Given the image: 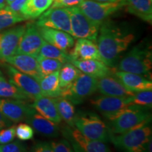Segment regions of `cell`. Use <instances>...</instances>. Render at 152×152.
Wrapping results in <instances>:
<instances>
[{
    "mask_svg": "<svg viewBox=\"0 0 152 152\" xmlns=\"http://www.w3.org/2000/svg\"><path fill=\"white\" fill-rule=\"evenodd\" d=\"M98 35L101 60L110 68L117 65L121 54L128 49L135 37L132 33L106 20L101 25Z\"/></svg>",
    "mask_w": 152,
    "mask_h": 152,
    "instance_id": "6da1fadb",
    "label": "cell"
},
{
    "mask_svg": "<svg viewBox=\"0 0 152 152\" xmlns=\"http://www.w3.org/2000/svg\"><path fill=\"white\" fill-rule=\"evenodd\" d=\"M151 128L148 125L134 128L121 134L109 131V140L118 149L129 152L145 151L151 142Z\"/></svg>",
    "mask_w": 152,
    "mask_h": 152,
    "instance_id": "7a4b0ae2",
    "label": "cell"
},
{
    "mask_svg": "<svg viewBox=\"0 0 152 152\" xmlns=\"http://www.w3.org/2000/svg\"><path fill=\"white\" fill-rule=\"evenodd\" d=\"M118 71L129 72L149 77L152 68V54L149 48L136 46L118 61Z\"/></svg>",
    "mask_w": 152,
    "mask_h": 152,
    "instance_id": "3957f363",
    "label": "cell"
},
{
    "mask_svg": "<svg viewBox=\"0 0 152 152\" xmlns=\"http://www.w3.org/2000/svg\"><path fill=\"white\" fill-rule=\"evenodd\" d=\"M151 114L142 106L132 105L125 110L118 116L111 120L109 131L113 134H121L132 129L149 125Z\"/></svg>",
    "mask_w": 152,
    "mask_h": 152,
    "instance_id": "277c9868",
    "label": "cell"
},
{
    "mask_svg": "<svg viewBox=\"0 0 152 152\" xmlns=\"http://www.w3.org/2000/svg\"><path fill=\"white\" fill-rule=\"evenodd\" d=\"M124 6L123 0L104 2L94 0H83L77 7L87 18L101 26L110 16L121 10Z\"/></svg>",
    "mask_w": 152,
    "mask_h": 152,
    "instance_id": "5b68a950",
    "label": "cell"
},
{
    "mask_svg": "<svg viewBox=\"0 0 152 152\" xmlns=\"http://www.w3.org/2000/svg\"><path fill=\"white\" fill-rule=\"evenodd\" d=\"M74 126L88 138L103 142L109 141V129L95 113L75 115Z\"/></svg>",
    "mask_w": 152,
    "mask_h": 152,
    "instance_id": "8992f818",
    "label": "cell"
},
{
    "mask_svg": "<svg viewBox=\"0 0 152 152\" xmlns=\"http://www.w3.org/2000/svg\"><path fill=\"white\" fill-rule=\"evenodd\" d=\"M66 9L71 20V35L75 38H85L96 42L100 26L87 18L77 6Z\"/></svg>",
    "mask_w": 152,
    "mask_h": 152,
    "instance_id": "52a82bcc",
    "label": "cell"
},
{
    "mask_svg": "<svg viewBox=\"0 0 152 152\" xmlns=\"http://www.w3.org/2000/svg\"><path fill=\"white\" fill-rule=\"evenodd\" d=\"M96 90L97 79L81 72L71 86L62 90L60 96L68 99L74 104H79Z\"/></svg>",
    "mask_w": 152,
    "mask_h": 152,
    "instance_id": "ba28073f",
    "label": "cell"
},
{
    "mask_svg": "<svg viewBox=\"0 0 152 152\" xmlns=\"http://www.w3.org/2000/svg\"><path fill=\"white\" fill-rule=\"evenodd\" d=\"M91 104L109 121L118 116L125 109L132 106L130 96L118 97L103 95L91 100Z\"/></svg>",
    "mask_w": 152,
    "mask_h": 152,
    "instance_id": "9c48e42d",
    "label": "cell"
},
{
    "mask_svg": "<svg viewBox=\"0 0 152 152\" xmlns=\"http://www.w3.org/2000/svg\"><path fill=\"white\" fill-rule=\"evenodd\" d=\"M35 24L38 27L54 28L71 35V20L66 8L50 7L38 17Z\"/></svg>",
    "mask_w": 152,
    "mask_h": 152,
    "instance_id": "30bf717a",
    "label": "cell"
},
{
    "mask_svg": "<svg viewBox=\"0 0 152 152\" xmlns=\"http://www.w3.org/2000/svg\"><path fill=\"white\" fill-rule=\"evenodd\" d=\"M0 111L12 123L26 121L36 112L26 100L14 99H0Z\"/></svg>",
    "mask_w": 152,
    "mask_h": 152,
    "instance_id": "8fae6325",
    "label": "cell"
},
{
    "mask_svg": "<svg viewBox=\"0 0 152 152\" xmlns=\"http://www.w3.org/2000/svg\"><path fill=\"white\" fill-rule=\"evenodd\" d=\"M9 81L18 87L30 99L35 100L43 96L39 83L30 76L23 73L11 65L6 66Z\"/></svg>",
    "mask_w": 152,
    "mask_h": 152,
    "instance_id": "7c38bea8",
    "label": "cell"
},
{
    "mask_svg": "<svg viewBox=\"0 0 152 152\" xmlns=\"http://www.w3.org/2000/svg\"><path fill=\"white\" fill-rule=\"evenodd\" d=\"M44 42L45 40L41 36L37 25L33 23H28L19 42L16 54H27L36 58L39 55Z\"/></svg>",
    "mask_w": 152,
    "mask_h": 152,
    "instance_id": "4fadbf2b",
    "label": "cell"
},
{
    "mask_svg": "<svg viewBox=\"0 0 152 152\" xmlns=\"http://www.w3.org/2000/svg\"><path fill=\"white\" fill-rule=\"evenodd\" d=\"M26 28V25H21L0 32V61H4L8 57L16 54Z\"/></svg>",
    "mask_w": 152,
    "mask_h": 152,
    "instance_id": "5bb4252c",
    "label": "cell"
},
{
    "mask_svg": "<svg viewBox=\"0 0 152 152\" xmlns=\"http://www.w3.org/2000/svg\"><path fill=\"white\" fill-rule=\"evenodd\" d=\"M23 73L33 77L37 82L43 77L35 57L27 54H14L4 61Z\"/></svg>",
    "mask_w": 152,
    "mask_h": 152,
    "instance_id": "9a60e30c",
    "label": "cell"
},
{
    "mask_svg": "<svg viewBox=\"0 0 152 152\" xmlns=\"http://www.w3.org/2000/svg\"><path fill=\"white\" fill-rule=\"evenodd\" d=\"M73 46V48L69 52L71 61L88 59L102 61L96 42L85 38H78Z\"/></svg>",
    "mask_w": 152,
    "mask_h": 152,
    "instance_id": "2e32d148",
    "label": "cell"
},
{
    "mask_svg": "<svg viewBox=\"0 0 152 152\" xmlns=\"http://www.w3.org/2000/svg\"><path fill=\"white\" fill-rule=\"evenodd\" d=\"M74 151L85 152H109L110 149L105 142L92 140L82 134L77 128L71 131Z\"/></svg>",
    "mask_w": 152,
    "mask_h": 152,
    "instance_id": "e0dca14e",
    "label": "cell"
},
{
    "mask_svg": "<svg viewBox=\"0 0 152 152\" xmlns=\"http://www.w3.org/2000/svg\"><path fill=\"white\" fill-rule=\"evenodd\" d=\"M38 30L44 40L57 48L66 51L73 47L75 40L71 34L47 27H38Z\"/></svg>",
    "mask_w": 152,
    "mask_h": 152,
    "instance_id": "ac0fdd59",
    "label": "cell"
},
{
    "mask_svg": "<svg viewBox=\"0 0 152 152\" xmlns=\"http://www.w3.org/2000/svg\"><path fill=\"white\" fill-rule=\"evenodd\" d=\"M97 90L105 96L126 97L134 94V92L127 90L117 77L110 75L97 79Z\"/></svg>",
    "mask_w": 152,
    "mask_h": 152,
    "instance_id": "d6986e66",
    "label": "cell"
},
{
    "mask_svg": "<svg viewBox=\"0 0 152 152\" xmlns=\"http://www.w3.org/2000/svg\"><path fill=\"white\" fill-rule=\"evenodd\" d=\"M115 77L119 80L127 90L132 92L152 90V83L149 79L138 74L118 71L115 73Z\"/></svg>",
    "mask_w": 152,
    "mask_h": 152,
    "instance_id": "ffe728a7",
    "label": "cell"
},
{
    "mask_svg": "<svg viewBox=\"0 0 152 152\" xmlns=\"http://www.w3.org/2000/svg\"><path fill=\"white\" fill-rule=\"evenodd\" d=\"M71 63L75 66L82 73L98 79L104 76L111 75L112 69L100 60H72Z\"/></svg>",
    "mask_w": 152,
    "mask_h": 152,
    "instance_id": "44dd1931",
    "label": "cell"
},
{
    "mask_svg": "<svg viewBox=\"0 0 152 152\" xmlns=\"http://www.w3.org/2000/svg\"><path fill=\"white\" fill-rule=\"evenodd\" d=\"M32 106L39 114L49 121L56 124L60 123L61 121L54 98L42 96L41 97L34 100Z\"/></svg>",
    "mask_w": 152,
    "mask_h": 152,
    "instance_id": "7402d4cb",
    "label": "cell"
},
{
    "mask_svg": "<svg viewBox=\"0 0 152 152\" xmlns=\"http://www.w3.org/2000/svg\"><path fill=\"white\" fill-rule=\"evenodd\" d=\"M26 122L29 123L38 133L45 137H56L59 134L56 123L49 121L36 112L26 120Z\"/></svg>",
    "mask_w": 152,
    "mask_h": 152,
    "instance_id": "603a6c76",
    "label": "cell"
},
{
    "mask_svg": "<svg viewBox=\"0 0 152 152\" xmlns=\"http://www.w3.org/2000/svg\"><path fill=\"white\" fill-rule=\"evenodd\" d=\"M127 10L144 21L152 22V0H123Z\"/></svg>",
    "mask_w": 152,
    "mask_h": 152,
    "instance_id": "cb8c5ba5",
    "label": "cell"
},
{
    "mask_svg": "<svg viewBox=\"0 0 152 152\" xmlns=\"http://www.w3.org/2000/svg\"><path fill=\"white\" fill-rule=\"evenodd\" d=\"M52 2V0H26L20 14L26 20L37 18L51 7Z\"/></svg>",
    "mask_w": 152,
    "mask_h": 152,
    "instance_id": "d4e9b609",
    "label": "cell"
},
{
    "mask_svg": "<svg viewBox=\"0 0 152 152\" xmlns=\"http://www.w3.org/2000/svg\"><path fill=\"white\" fill-rule=\"evenodd\" d=\"M59 71L44 76L38 81L43 96L55 98L60 96L62 90L58 80Z\"/></svg>",
    "mask_w": 152,
    "mask_h": 152,
    "instance_id": "484cf974",
    "label": "cell"
},
{
    "mask_svg": "<svg viewBox=\"0 0 152 152\" xmlns=\"http://www.w3.org/2000/svg\"><path fill=\"white\" fill-rule=\"evenodd\" d=\"M54 99L61 118L64 120L69 126L74 127L75 111L73 104L63 96H57Z\"/></svg>",
    "mask_w": 152,
    "mask_h": 152,
    "instance_id": "4316f807",
    "label": "cell"
},
{
    "mask_svg": "<svg viewBox=\"0 0 152 152\" xmlns=\"http://www.w3.org/2000/svg\"><path fill=\"white\" fill-rule=\"evenodd\" d=\"M0 98L30 100L27 95L24 94L14 83L7 81L2 74L0 75Z\"/></svg>",
    "mask_w": 152,
    "mask_h": 152,
    "instance_id": "83f0119b",
    "label": "cell"
},
{
    "mask_svg": "<svg viewBox=\"0 0 152 152\" xmlns=\"http://www.w3.org/2000/svg\"><path fill=\"white\" fill-rule=\"evenodd\" d=\"M80 73L81 71L72 63H65L60 69L58 74L61 89L64 90L69 87Z\"/></svg>",
    "mask_w": 152,
    "mask_h": 152,
    "instance_id": "f1b7e54d",
    "label": "cell"
},
{
    "mask_svg": "<svg viewBox=\"0 0 152 152\" xmlns=\"http://www.w3.org/2000/svg\"><path fill=\"white\" fill-rule=\"evenodd\" d=\"M39 56L47 57V58H54L62 62L63 64L71 61V57L66 51L57 48L54 45H51L47 42H44L39 53Z\"/></svg>",
    "mask_w": 152,
    "mask_h": 152,
    "instance_id": "f546056e",
    "label": "cell"
},
{
    "mask_svg": "<svg viewBox=\"0 0 152 152\" xmlns=\"http://www.w3.org/2000/svg\"><path fill=\"white\" fill-rule=\"evenodd\" d=\"M23 20L26 18L20 14L13 12L7 7L0 9V31Z\"/></svg>",
    "mask_w": 152,
    "mask_h": 152,
    "instance_id": "4dcf8cb0",
    "label": "cell"
},
{
    "mask_svg": "<svg viewBox=\"0 0 152 152\" xmlns=\"http://www.w3.org/2000/svg\"><path fill=\"white\" fill-rule=\"evenodd\" d=\"M36 58L39 64L40 73L43 77L56 71H60L64 65V64L60 61L54 59V58H47V57L39 56V55H38Z\"/></svg>",
    "mask_w": 152,
    "mask_h": 152,
    "instance_id": "1f68e13d",
    "label": "cell"
},
{
    "mask_svg": "<svg viewBox=\"0 0 152 152\" xmlns=\"http://www.w3.org/2000/svg\"><path fill=\"white\" fill-rule=\"evenodd\" d=\"M130 100L132 105L151 108L152 104V91L149 90L134 92V94L130 96Z\"/></svg>",
    "mask_w": 152,
    "mask_h": 152,
    "instance_id": "d6a6232c",
    "label": "cell"
},
{
    "mask_svg": "<svg viewBox=\"0 0 152 152\" xmlns=\"http://www.w3.org/2000/svg\"><path fill=\"white\" fill-rule=\"evenodd\" d=\"M16 136L21 141L31 140L34 136L33 128L27 123H20L16 128Z\"/></svg>",
    "mask_w": 152,
    "mask_h": 152,
    "instance_id": "836d02e7",
    "label": "cell"
},
{
    "mask_svg": "<svg viewBox=\"0 0 152 152\" xmlns=\"http://www.w3.org/2000/svg\"><path fill=\"white\" fill-rule=\"evenodd\" d=\"M26 151L27 146L20 141L0 144V152H23Z\"/></svg>",
    "mask_w": 152,
    "mask_h": 152,
    "instance_id": "e575fe53",
    "label": "cell"
},
{
    "mask_svg": "<svg viewBox=\"0 0 152 152\" xmlns=\"http://www.w3.org/2000/svg\"><path fill=\"white\" fill-rule=\"evenodd\" d=\"M16 137V126L5 128L0 130V144H5L12 142Z\"/></svg>",
    "mask_w": 152,
    "mask_h": 152,
    "instance_id": "d590c367",
    "label": "cell"
},
{
    "mask_svg": "<svg viewBox=\"0 0 152 152\" xmlns=\"http://www.w3.org/2000/svg\"><path fill=\"white\" fill-rule=\"evenodd\" d=\"M52 152H72L73 149L66 140L50 142Z\"/></svg>",
    "mask_w": 152,
    "mask_h": 152,
    "instance_id": "8d00e7d4",
    "label": "cell"
},
{
    "mask_svg": "<svg viewBox=\"0 0 152 152\" xmlns=\"http://www.w3.org/2000/svg\"><path fill=\"white\" fill-rule=\"evenodd\" d=\"M52 1L53 2L51 7L68 8V7L77 6L83 0H52Z\"/></svg>",
    "mask_w": 152,
    "mask_h": 152,
    "instance_id": "74e56055",
    "label": "cell"
},
{
    "mask_svg": "<svg viewBox=\"0 0 152 152\" xmlns=\"http://www.w3.org/2000/svg\"><path fill=\"white\" fill-rule=\"evenodd\" d=\"M31 151L35 152H52V149L49 142H40L36 143L31 148Z\"/></svg>",
    "mask_w": 152,
    "mask_h": 152,
    "instance_id": "f35d334b",
    "label": "cell"
},
{
    "mask_svg": "<svg viewBox=\"0 0 152 152\" xmlns=\"http://www.w3.org/2000/svg\"><path fill=\"white\" fill-rule=\"evenodd\" d=\"M26 0H14L11 4L6 5L5 7L9 10L17 14H20V11L23 7Z\"/></svg>",
    "mask_w": 152,
    "mask_h": 152,
    "instance_id": "ab89813d",
    "label": "cell"
},
{
    "mask_svg": "<svg viewBox=\"0 0 152 152\" xmlns=\"http://www.w3.org/2000/svg\"><path fill=\"white\" fill-rule=\"evenodd\" d=\"M12 123H13L11 121H9L7 118H6L4 115L0 111V130L11 126Z\"/></svg>",
    "mask_w": 152,
    "mask_h": 152,
    "instance_id": "60d3db41",
    "label": "cell"
},
{
    "mask_svg": "<svg viewBox=\"0 0 152 152\" xmlns=\"http://www.w3.org/2000/svg\"><path fill=\"white\" fill-rule=\"evenodd\" d=\"M6 0H0V9L5 7Z\"/></svg>",
    "mask_w": 152,
    "mask_h": 152,
    "instance_id": "b9f144b4",
    "label": "cell"
},
{
    "mask_svg": "<svg viewBox=\"0 0 152 152\" xmlns=\"http://www.w3.org/2000/svg\"><path fill=\"white\" fill-rule=\"evenodd\" d=\"M94 1H116V0H94Z\"/></svg>",
    "mask_w": 152,
    "mask_h": 152,
    "instance_id": "7bdbcfd3",
    "label": "cell"
},
{
    "mask_svg": "<svg viewBox=\"0 0 152 152\" xmlns=\"http://www.w3.org/2000/svg\"><path fill=\"white\" fill-rule=\"evenodd\" d=\"M14 0H6V5H8L9 4H11Z\"/></svg>",
    "mask_w": 152,
    "mask_h": 152,
    "instance_id": "ee69618b",
    "label": "cell"
},
{
    "mask_svg": "<svg viewBox=\"0 0 152 152\" xmlns=\"http://www.w3.org/2000/svg\"><path fill=\"white\" fill-rule=\"evenodd\" d=\"M1 74H2V73H1V71H0V75H1Z\"/></svg>",
    "mask_w": 152,
    "mask_h": 152,
    "instance_id": "f6af8a7d",
    "label": "cell"
}]
</instances>
